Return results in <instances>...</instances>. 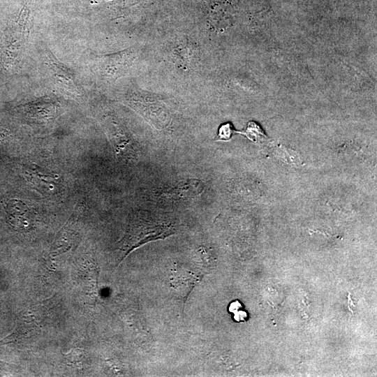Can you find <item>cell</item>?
I'll return each instance as SVG.
<instances>
[{"label": "cell", "mask_w": 377, "mask_h": 377, "mask_svg": "<svg viewBox=\"0 0 377 377\" xmlns=\"http://www.w3.org/2000/svg\"><path fill=\"white\" fill-rule=\"evenodd\" d=\"M175 232L171 223L138 218L131 225L122 240L121 249L126 251L125 256L138 246L150 241L164 239Z\"/></svg>", "instance_id": "cell-1"}, {"label": "cell", "mask_w": 377, "mask_h": 377, "mask_svg": "<svg viewBox=\"0 0 377 377\" xmlns=\"http://www.w3.org/2000/svg\"><path fill=\"white\" fill-rule=\"evenodd\" d=\"M30 27V11L24 6L6 36L3 57L8 65H17L22 59L28 43Z\"/></svg>", "instance_id": "cell-2"}, {"label": "cell", "mask_w": 377, "mask_h": 377, "mask_svg": "<svg viewBox=\"0 0 377 377\" xmlns=\"http://www.w3.org/2000/svg\"><path fill=\"white\" fill-rule=\"evenodd\" d=\"M45 64L53 83L73 97H80L83 89L75 75L49 51L44 56Z\"/></svg>", "instance_id": "cell-3"}, {"label": "cell", "mask_w": 377, "mask_h": 377, "mask_svg": "<svg viewBox=\"0 0 377 377\" xmlns=\"http://www.w3.org/2000/svg\"><path fill=\"white\" fill-rule=\"evenodd\" d=\"M8 216L17 225L26 226L30 219L31 212L27 205L17 199H10L6 203Z\"/></svg>", "instance_id": "cell-4"}, {"label": "cell", "mask_w": 377, "mask_h": 377, "mask_svg": "<svg viewBox=\"0 0 377 377\" xmlns=\"http://www.w3.org/2000/svg\"><path fill=\"white\" fill-rule=\"evenodd\" d=\"M28 108L33 117L48 119L54 116L56 105L52 101L43 98L28 105Z\"/></svg>", "instance_id": "cell-5"}, {"label": "cell", "mask_w": 377, "mask_h": 377, "mask_svg": "<svg viewBox=\"0 0 377 377\" xmlns=\"http://www.w3.org/2000/svg\"><path fill=\"white\" fill-rule=\"evenodd\" d=\"M30 177V181L34 182L36 186H38L39 188H45V191H47L49 188L50 191L54 188L56 184V180L58 177H54L53 175H50L45 172H41L38 170H34L30 171L29 173Z\"/></svg>", "instance_id": "cell-6"}, {"label": "cell", "mask_w": 377, "mask_h": 377, "mask_svg": "<svg viewBox=\"0 0 377 377\" xmlns=\"http://www.w3.org/2000/svg\"><path fill=\"white\" fill-rule=\"evenodd\" d=\"M246 136L253 142H257L263 138H266L265 133L260 126L254 121H249L244 131H235Z\"/></svg>", "instance_id": "cell-7"}, {"label": "cell", "mask_w": 377, "mask_h": 377, "mask_svg": "<svg viewBox=\"0 0 377 377\" xmlns=\"http://www.w3.org/2000/svg\"><path fill=\"white\" fill-rule=\"evenodd\" d=\"M241 309L242 304L239 301L237 300L232 302L228 307V311L233 313V318L237 322H244L247 318L246 312Z\"/></svg>", "instance_id": "cell-8"}, {"label": "cell", "mask_w": 377, "mask_h": 377, "mask_svg": "<svg viewBox=\"0 0 377 377\" xmlns=\"http://www.w3.org/2000/svg\"><path fill=\"white\" fill-rule=\"evenodd\" d=\"M234 132L230 123L222 124L219 129L216 140L228 141L232 138Z\"/></svg>", "instance_id": "cell-9"}]
</instances>
